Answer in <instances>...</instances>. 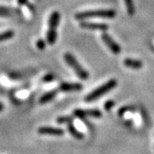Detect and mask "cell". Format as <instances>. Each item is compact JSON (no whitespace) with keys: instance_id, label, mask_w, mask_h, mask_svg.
<instances>
[{"instance_id":"7c38bea8","label":"cell","mask_w":154,"mask_h":154,"mask_svg":"<svg viewBox=\"0 0 154 154\" xmlns=\"http://www.w3.org/2000/svg\"><path fill=\"white\" fill-rule=\"evenodd\" d=\"M57 29H51L49 28V30L47 31L46 33V41L49 45H54L57 41Z\"/></svg>"},{"instance_id":"8992f818","label":"cell","mask_w":154,"mask_h":154,"mask_svg":"<svg viewBox=\"0 0 154 154\" xmlns=\"http://www.w3.org/2000/svg\"><path fill=\"white\" fill-rule=\"evenodd\" d=\"M75 115L77 117H80V118H85V117H88V116L99 118L102 116V114L99 110H76L75 111Z\"/></svg>"},{"instance_id":"3957f363","label":"cell","mask_w":154,"mask_h":154,"mask_svg":"<svg viewBox=\"0 0 154 154\" xmlns=\"http://www.w3.org/2000/svg\"><path fill=\"white\" fill-rule=\"evenodd\" d=\"M116 85H117V81H116L114 79L110 80L106 83H105L104 85L100 86L98 88H96L95 90H94L92 93H90L86 97L85 100L86 101H93L94 99H99V97H101L103 94H106V93L110 92V90H112Z\"/></svg>"},{"instance_id":"e0dca14e","label":"cell","mask_w":154,"mask_h":154,"mask_svg":"<svg viewBox=\"0 0 154 154\" xmlns=\"http://www.w3.org/2000/svg\"><path fill=\"white\" fill-rule=\"evenodd\" d=\"M71 121L72 118L69 117V116H60L57 119V122L58 123H70Z\"/></svg>"},{"instance_id":"277c9868","label":"cell","mask_w":154,"mask_h":154,"mask_svg":"<svg viewBox=\"0 0 154 154\" xmlns=\"http://www.w3.org/2000/svg\"><path fill=\"white\" fill-rule=\"evenodd\" d=\"M101 38L104 41V43L107 45V47L110 50V51L112 53H114V54H119L121 52V47H120V45L117 44L108 33H102Z\"/></svg>"},{"instance_id":"d6986e66","label":"cell","mask_w":154,"mask_h":154,"mask_svg":"<svg viewBox=\"0 0 154 154\" xmlns=\"http://www.w3.org/2000/svg\"><path fill=\"white\" fill-rule=\"evenodd\" d=\"M36 46L38 50H44L45 48V41L42 38H39L36 42Z\"/></svg>"},{"instance_id":"9a60e30c","label":"cell","mask_w":154,"mask_h":154,"mask_svg":"<svg viewBox=\"0 0 154 154\" xmlns=\"http://www.w3.org/2000/svg\"><path fill=\"white\" fill-rule=\"evenodd\" d=\"M125 5H126L127 11L128 14L129 16H133L135 12V9H134V1L133 0H124Z\"/></svg>"},{"instance_id":"2e32d148","label":"cell","mask_w":154,"mask_h":154,"mask_svg":"<svg viewBox=\"0 0 154 154\" xmlns=\"http://www.w3.org/2000/svg\"><path fill=\"white\" fill-rule=\"evenodd\" d=\"M13 36H14V32L12 30H7L5 32H3V33H0V42L10 39Z\"/></svg>"},{"instance_id":"44dd1931","label":"cell","mask_w":154,"mask_h":154,"mask_svg":"<svg viewBox=\"0 0 154 154\" xmlns=\"http://www.w3.org/2000/svg\"><path fill=\"white\" fill-rule=\"evenodd\" d=\"M131 109H132L131 106H124V107H122V108H121V109L119 110L118 114H119V116H124V114H125L126 112L131 110Z\"/></svg>"},{"instance_id":"5bb4252c","label":"cell","mask_w":154,"mask_h":154,"mask_svg":"<svg viewBox=\"0 0 154 154\" xmlns=\"http://www.w3.org/2000/svg\"><path fill=\"white\" fill-rule=\"evenodd\" d=\"M68 129H69V133H70L75 138H76V139H82L83 138L82 134L79 132V130L75 128V126L73 125L72 123H69V125H68Z\"/></svg>"},{"instance_id":"9c48e42d","label":"cell","mask_w":154,"mask_h":154,"mask_svg":"<svg viewBox=\"0 0 154 154\" xmlns=\"http://www.w3.org/2000/svg\"><path fill=\"white\" fill-rule=\"evenodd\" d=\"M60 22V14L58 11H53L49 17V28L51 29H57L58 24Z\"/></svg>"},{"instance_id":"8fae6325","label":"cell","mask_w":154,"mask_h":154,"mask_svg":"<svg viewBox=\"0 0 154 154\" xmlns=\"http://www.w3.org/2000/svg\"><path fill=\"white\" fill-rule=\"evenodd\" d=\"M17 13V15H20V11L16 9H11L9 7L0 6V17H11Z\"/></svg>"},{"instance_id":"52a82bcc","label":"cell","mask_w":154,"mask_h":154,"mask_svg":"<svg viewBox=\"0 0 154 154\" xmlns=\"http://www.w3.org/2000/svg\"><path fill=\"white\" fill-rule=\"evenodd\" d=\"M40 134H50V135H63L64 131L61 128H52V127H41L38 129Z\"/></svg>"},{"instance_id":"603a6c76","label":"cell","mask_w":154,"mask_h":154,"mask_svg":"<svg viewBox=\"0 0 154 154\" xmlns=\"http://www.w3.org/2000/svg\"><path fill=\"white\" fill-rule=\"evenodd\" d=\"M115 105V103H114V101H112V100H109V101H107L106 103L105 104V109L106 110H110L113 106Z\"/></svg>"},{"instance_id":"6da1fadb","label":"cell","mask_w":154,"mask_h":154,"mask_svg":"<svg viewBox=\"0 0 154 154\" xmlns=\"http://www.w3.org/2000/svg\"><path fill=\"white\" fill-rule=\"evenodd\" d=\"M116 15L114 10H96V11H87L77 13L75 18L79 21H82L87 18L92 17H101V18H108L111 19L114 18Z\"/></svg>"},{"instance_id":"7a4b0ae2","label":"cell","mask_w":154,"mask_h":154,"mask_svg":"<svg viewBox=\"0 0 154 154\" xmlns=\"http://www.w3.org/2000/svg\"><path fill=\"white\" fill-rule=\"evenodd\" d=\"M64 60L66 62V63L70 66L73 69V70L75 72V74L77 75V76L79 77L80 79L82 80H87L88 77H89V75L88 73L83 68L80 63L79 62L77 61V59L72 55L71 53L69 52H66L64 54Z\"/></svg>"},{"instance_id":"4fadbf2b","label":"cell","mask_w":154,"mask_h":154,"mask_svg":"<svg viewBox=\"0 0 154 154\" xmlns=\"http://www.w3.org/2000/svg\"><path fill=\"white\" fill-rule=\"evenodd\" d=\"M57 94V92L56 91H51V92H48L46 94H45L40 99H39V103L40 104H45L47 102L51 101L52 99H54Z\"/></svg>"},{"instance_id":"ffe728a7","label":"cell","mask_w":154,"mask_h":154,"mask_svg":"<svg viewBox=\"0 0 154 154\" xmlns=\"http://www.w3.org/2000/svg\"><path fill=\"white\" fill-rule=\"evenodd\" d=\"M17 2H18V4H19L20 5L29 6L28 8L30 9V11H34V8H33V6L28 3V0H17Z\"/></svg>"},{"instance_id":"ba28073f","label":"cell","mask_w":154,"mask_h":154,"mask_svg":"<svg viewBox=\"0 0 154 154\" xmlns=\"http://www.w3.org/2000/svg\"><path fill=\"white\" fill-rule=\"evenodd\" d=\"M59 89L63 92H78L82 89V86L79 83L63 82L59 86Z\"/></svg>"},{"instance_id":"cb8c5ba5","label":"cell","mask_w":154,"mask_h":154,"mask_svg":"<svg viewBox=\"0 0 154 154\" xmlns=\"http://www.w3.org/2000/svg\"><path fill=\"white\" fill-rule=\"evenodd\" d=\"M3 109H4V105L0 103V111H2V110H3Z\"/></svg>"},{"instance_id":"30bf717a","label":"cell","mask_w":154,"mask_h":154,"mask_svg":"<svg viewBox=\"0 0 154 154\" xmlns=\"http://www.w3.org/2000/svg\"><path fill=\"white\" fill-rule=\"evenodd\" d=\"M123 63L126 67L133 69H140L143 66V63L141 61L133 59V58H126L123 61Z\"/></svg>"},{"instance_id":"7402d4cb","label":"cell","mask_w":154,"mask_h":154,"mask_svg":"<svg viewBox=\"0 0 154 154\" xmlns=\"http://www.w3.org/2000/svg\"><path fill=\"white\" fill-rule=\"evenodd\" d=\"M53 79H54V76L51 74H48V75H45L43 77V82H51L53 81Z\"/></svg>"},{"instance_id":"5b68a950","label":"cell","mask_w":154,"mask_h":154,"mask_svg":"<svg viewBox=\"0 0 154 154\" xmlns=\"http://www.w3.org/2000/svg\"><path fill=\"white\" fill-rule=\"evenodd\" d=\"M81 28L85 29H90V30H99V31H107L109 26L105 23H95V22H82L80 24Z\"/></svg>"},{"instance_id":"ac0fdd59","label":"cell","mask_w":154,"mask_h":154,"mask_svg":"<svg viewBox=\"0 0 154 154\" xmlns=\"http://www.w3.org/2000/svg\"><path fill=\"white\" fill-rule=\"evenodd\" d=\"M75 128H76L79 131H83V132H85V131L87 130L85 125H84L83 123H82V122L79 121V120H76V121H75Z\"/></svg>"}]
</instances>
